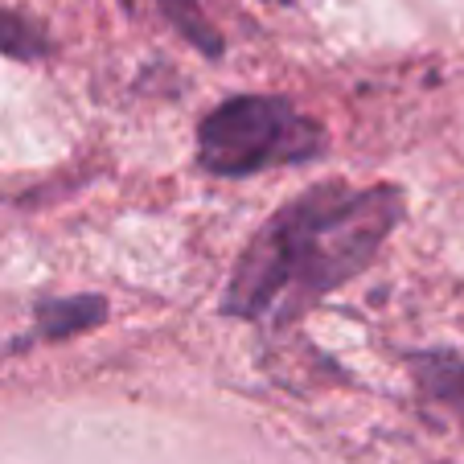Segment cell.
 <instances>
[{
    "mask_svg": "<svg viewBox=\"0 0 464 464\" xmlns=\"http://www.w3.org/2000/svg\"><path fill=\"white\" fill-rule=\"evenodd\" d=\"M329 149L324 128L280 95L222 99L198 123V165L214 177H255L263 169L304 165Z\"/></svg>",
    "mask_w": 464,
    "mask_h": 464,
    "instance_id": "cell-2",
    "label": "cell"
},
{
    "mask_svg": "<svg viewBox=\"0 0 464 464\" xmlns=\"http://www.w3.org/2000/svg\"><path fill=\"white\" fill-rule=\"evenodd\" d=\"M128 5H140V0H128ZM152 9H157L185 42L198 45L202 53H210V58L222 53V34L206 21V13L198 9V0H152Z\"/></svg>",
    "mask_w": 464,
    "mask_h": 464,
    "instance_id": "cell-5",
    "label": "cell"
},
{
    "mask_svg": "<svg viewBox=\"0 0 464 464\" xmlns=\"http://www.w3.org/2000/svg\"><path fill=\"white\" fill-rule=\"evenodd\" d=\"M107 321V300L103 296H66V300H42L37 304V329L42 337H71L82 334L91 324Z\"/></svg>",
    "mask_w": 464,
    "mask_h": 464,
    "instance_id": "cell-4",
    "label": "cell"
},
{
    "mask_svg": "<svg viewBox=\"0 0 464 464\" xmlns=\"http://www.w3.org/2000/svg\"><path fill=\"white\" fill-rule=\"evenodd\" d=\"M45 50H50V42H45V29L37 21L0 9V53L34 62V58H45Z\"/></svg>",
    "mask_w": 464,
    "mask_h": 464,
    "instance_id": "cell-6",
    "label": "cell"
},
{
    "mask_svg": "<svg viewBox=\"0 0 464 464\" xmlns=\"http://www.w3.org/2000/svg\"><path fill=\"white\" fill-rule=\"evenodd\" d=\"M411 378L428 403L452 411L464 423V358L452 350H411L407 353Z\"/></svg>",
    "mask_w": 464,
    "mask_h": 464,
    "instance_id": "cell-3",
    "label": "cell"
},
{
    "mask_svg": "<svg viewBox=\"0 0 464 464\" xmlns=\"http://www.w3.org/2000/svg\"><path fill=\"white\" fill-rule=\"evenodd\" d=\"M403 218V189L321 181L259 227L222 292V313L238 321L288 324L370 267Z\"/></svg>",
    "mask_w": 464,
    "mask_h": 464,
    "instance_id": "cell-1",
    "label": "cell"
}]
</instances>
